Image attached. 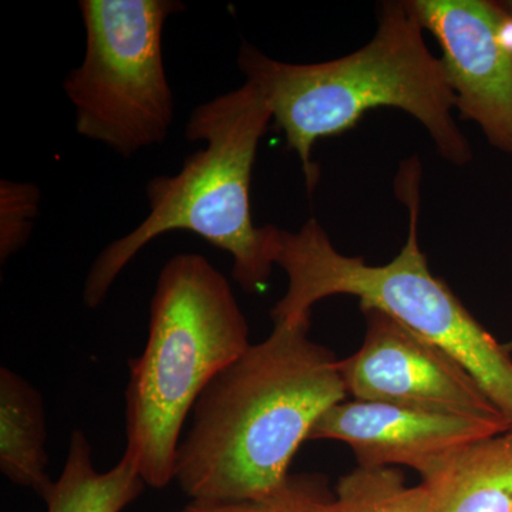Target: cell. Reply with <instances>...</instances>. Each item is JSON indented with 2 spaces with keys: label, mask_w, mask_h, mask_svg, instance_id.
<instances>
[{
  "label": "cell",
  "mask_w": 512,
  "mask_h": 512,
  "mask_svg": "<svg viewBox=\"0 0 512 512\" xmlns=\"http://www.w3.org/2000/svg\"><path fill=\"white\" fill-rule=\"evenodd\" d=\"M309 328L311 316L275 322L202 392L175 456L174 481L190 501L274 493L316 421L348 396L339 360Z\"/></svg>",
  "instance_id": "cell-1"
},
{
  "label": "cell",
  "mask_w": 512,
  "mask_h": 512,
  "mask_svg": "<svg viewBox=\"0 0 512 512\" xmlns=\"http://www.w3.org/2000/svg\"><path fill=\"white\" fill-rule=\"evenodd\" d=\"M423 30L406 2H386L375 37L342 59L285 63L248 43L241 47L239 69L264 93L286 146L301 161L309 192L319 180L312 151L320 138L339 136L367 111L382 107L419 120L450 163H470V144L451 116L456 96L441 59L426 46Z\"/></svg>",
  "instance_id": "cell-2"
},
{
  "label": "cell",
  "mask_w": 512,
  "mask_h": 512,
  "mask_svg": "<svg viewBox=\"0 0 512 512\" xmlns=\"http://www.w3.org/2000/svg\"><path fill=\"white\" fill-rule=\"evenodd\" d=\"M419 167L400 174L402 200L409 208V237L389 264L367 265L340 254L316 220L298 231L265 225V252L288 276L285 295L271 311L274 322L311 316L312 306L335 295H350L362 311L392 316L466 367L495 406L512 423V357L467 311L446 282L431 274L419 242Z\"/></svg>",
  "instance_id": "cell-3"
},
{
  "label": "cell",
  "mask_w": 512,
  "mask_h": 512,
  "mask_svg": "<svg viewBox=\"0 0 512 512\" xmlns=\"http://www.w3.org/2000/svg\"><path fill=\"white\" fill-rule=\"evenodd\" d=\"M271 120L264 93L248 80L192 111L185 137L205 146L177 174L150 180L147 217L94 259L84 282L87 308H99L138 252L173 231L192 232L228 252L232 276L244 291L265 288L274 265L266 256L262 227L252 220L251 180L259 141Z\"/></svg>",
  "instance_id": "cell-4"
},
{
  "label": "cell",
  "mask_w": 512,
  "mask_h": 512,
  "mask_svg": "<svg viewBox=\"0 0 512 512\" xmlns=\"http://www.w3.org/2000/svg\"><path fill=\"white\" fill-rule=\"evenodd\" d=\"M251 345L228 279L205 256L174 255L158 275L147 345L130 362L126 390L124 456L147 487L173 483L188 414Z\"/></svg>",
  "instance_id": "cell-5"
},
{
  "label": "cell",
  "mask_w": 512,
  "mask_h": 512,
  "mask_svg": "<svg viewBox=\"0 0 512 512\" xmlns=\"http://www.w3.org/2000/svg\"><path fill=\"white\" fill-rule=\"evenodd\" d=\"M86 53L67 74L80 136L121 157L163 144L174 120L165 73V23L185 6L177 0H80Z\"/></svg>",
  "instance_id": "cell-6"
},
{
  "label": "cell",
  "mask_w": 512,
  "mask_h": 512,
  "mask_svg": "<svg viewBox=\"0 0 512 512\" xmlns=\"http://www.w3.org/2000/svg\"><path fill=\"white\" fill-rule=\"evenodd\" d=\"M365 340L339 360L346 392L360 402L512 423L466 367L386 313L367 309Z\"/></svg>",
  "instance_id": "cell-7"
},
{
  "label": "cell",
  "mask_w": 512,
  "mask_h": 512,
  "mask_svg": "<svg viewBox=\"0 0 512 512\" xmlns=\"http://www.w3.org/2000/svg\"><path fill=\"white\" fill-rule=\"evenodd\" d=\"M407 8L443 50L456 109L512 156V16L490 0H410Z\"/></svg>",
  "instance_id": "cell-8"
},
{
  "label": "cell",
  "mask_w": 512,
  "mask_h": 512,
  "mask_svg": "<svg viewBox=\"0 0 512 512\" xmlns=\"http://www.w3.org/2000/svg\"><path fill=\"white\" fill-rule=\"evenodd\" d=\"M511 430L508 424L494 421L353 399L343 400L323 413L309 440L348 444L359 467L406 466L423 476L458 448Z\"/></svg>",
  "instance_id": "cell-9"
},
{
  "label": "cell",
  "mask_w": 512,
  "mask_h": 512,
  "mask_svg": "<svg viewBox=\"0 0 512 512\" xmlns=\"http://www.w3.org/2000/svg\"><path fill=\"white\" fill-rule=\"evenodd\" d=\"M421 478L433 512H512V430L458 448Z\"/></svg>",
  "instance_id": "cell-10"
},
{
  "label": "cell",
  "mask_w": 512,
  "mask_h": 512,
  "mask_svg": "<svg viewBox=\"0 0 512 512\" xmlns=\"http://www.w3.org/2000/svg\"><path fill=\"white\" fill-rule=\"evenodd\" d=\"M47 427L42 394L9 367L0 369V470L43 501L55 481L47 474Z\"/></svg>",
  "instance_id": "cell-11"
},
{
  "label": "cell",
  "mask_w": 512,
  "mask_h": 512,
  "mask_svg": "<svg viewBox=\"0 0 512 512\" xmlns=\"http://www.w3.org/2000/svg\"><path fill=\"white\" fill-rule=\"evenodd\" d=\"M146 487L124 454L109 471H97L89 439L82 430H74L66 463L45 503L47 512H123Z\"/></svg>",
  "instance_id": "cell-12"
},
{
  "label": "cell",
  "mask_w": 512,
  "mask_h": 512,
  "mask_svg": "<svg viewBox=\"0 0 512 512\" xmlns=\"http://www.w3.org/2000/svg\"><path fill=\"white\" fill-rule=\"evenodd\" d=\"M320 512H433L423 484L409 487L394 468L357 467L340 478Z\"/></svg>",
  "instance_id": "cell-13"
},
{
  "label": "cell",
  "mask_w": 512,
  "mask_h": 512,
  "mask_svg": "<svg viewBox=\"0 0 512 512\" xmlns=\"http://www.w3.org/2000/svg\"><path fill=\"white\" fill-rule=\"evenodd\" d=\"M329 498L322 478L289 476L278 490L259 500L235 503L190 501L181 512H320Z\"/></svg>",
  "instance_id": "cell-14"
},
{
  "label": "cell",
  "mask_w": 512,
  "mask_h": 512,
  "mask_svg": "<svg viewBox=\"0 0 512 512\" xmlns=\"http://www.w3.org/2000/svg\"><path fill=\"white\" fill-rule=\"evenodd\" d=\"M40 191L32 184L0 183V259L8 261L25 247L39 211Z\"/></svg>",
  "instance_id": "cell-15"
},
{
  "label": "cell",
  "mask_w": 512,
  "mask_h": 512,
  "mask_svg": "<svg viewBox=\"0 0 512 512\" xmlns=\"http://www.w3.org/2000/svg\"><path fill=\"white\" fill-rule=\"evenodd\" d=\"M503 3L504 9L512 16V0H505Z\"/></svg>",
  "instance_id": "cell-16"
}]
</instances>
